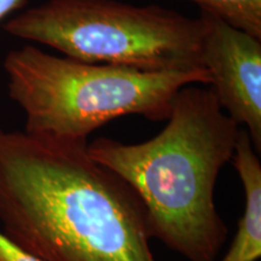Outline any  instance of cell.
I'll list each match as a JSON object with an SVG mask.
<instances>
[{"mask_svg": "<svg viewBox=\"0 0 261 261\" xmlns=\"http://www.w3.org/2000/svg\"><path fill=\"white\" fill-rule=\"evenodd\" d=\"M8 92L25 115V132L87 140L117 117L167 120L172 100L187 85H210L207 71L158 73L58 57L27 45L4 60Z\"/></svg>", "mask_w": 261, "mask_h": 261, "instance_id": "cell-3", "label": "cell"}, {"mask_svg": "<svg viewBox=\"0 0 261 261\" xmlns=\"http://www.w3.org/2000/svg\"><path fill=\"white\" fill-rule=\"evenodd\" d=\"M201 54L218 103L261 150V39L200 11Z\"/></svg>", "mask_w": 261, "mask_h": 261, "instance_id": "cell-5", "label": "cell"}, {"mask_svg": "<svg viewBox=\"0 0 261 261\" xmlns=\"http://www.w3.org/2000/svg\"><path fill=\"white\" fill-rule=\"evenodd\" d=\"M27 0H0V21L11 12L23 8Z\"/></svg>", "mask_w": 261, "mask_h": 261, "instance_id": "cell-9", "label": "cell"}, {"mask_svg": "<svg viewBox=\"0 0 261 261\" xmlns=\"http://www.w3.org/2000/svg\"><path fill=\"white\" fill-rule=\"evenodd\" d=\"M201 11L217 16L232 27L261 39V0H189Z\"/></svg>", "mask_w": 261, "mask_h": 261, "instance_id": "cell-7", "label": "cell"}, {"mask_svg": "<svg viewBox=\"0 0 261 261\" xmlns=\"http://www.w3.org/2000/svg\"><path fill=\"white\" fill-rule=\"evenodd\" d=\"M0 261H42L12 242L0 230Z\"/></svg>", "mask_w": 261, "mask_h": 261, "instance_id": "cell-8", "label": "cell"}, {"mask_svg": "<svg viewBox=\"0 0 261 261\" xmlns=\"http://www.w3.org/2000/svg\"><path fill=\"white\" fill-rule=\"evenodd\" d=\"M246 129H241L232 162L244 191V210L236 234L220 261H257L261 256V165Z\"/></svg>", "mask_w": 261, "mask_h": 261, "instance_id": "cell-6", "label": "cell"}, {"mask_svg": "<svg viewBox=\"0 0 261 261\" xmlns=\"http://www.w3.org/2000/svg\"><path fill=\"white\" fill-rule=\"evenodd\" d=\"M4 29L15 38L90 63L158 73L207 71L201 18L159 5L48 0L10 19Z\"/></svg>", "mask_w": 261, "mask_h": 261, "instance_id": "cell-4", "label": "cell"}, {"mask_svg": "<svg viewBox=\"0 0 261 261\" xmlns=\"http://www.w3.org/2000/svg\"><path fill=\"white\" fill-rule=\"evenodd\" d=\"M87 140L0 128V226L42 261H158L138 195Z\"/></svg>", "mask_w": 261, "mask_h": 261, "instance_id": "cell-1", "label": "cell"}, {"mask_svg": "<svg viewBox=\"0 0 261 261\" xmlns=\"http://www.w3.org/2000/svg\"><path fill=\"white\" fill-rule=\"evenodd\" d=\"M238 133L212 90L191 84L173 98L167 125L154 138L137 144L97 138L87 149L138 195L151 238L188 261H215L228 232L215 185Z\"/></svg>", "mask_w": 261, "mask_h": 261, "instance_id": "cell-2", "label": "cell"}]
</instances>
